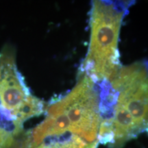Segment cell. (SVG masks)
Returning a JSON list of instances; mask_svg holds the SVG:
<instances>
[{
  "label": "cell",
  "instance_id": "277c9868",
  "mask_svg": "<svg viewBox=\"0 0 148 148\" xmlns=\"http://www.w3.org/2000/svg\"><path fill=\"white\" fill-rule=\"evenodd\" d=\"M23 130V123L16 116L0 84V148L12 147Z\"/></svg>",
  "mask_w": 148,
  "mask_h": 148
},
{
  "label": "cell",
  "instance_id": "6da1fadb",
  "mask_svg": "<svg viewBox=\"0 0 148 148\" xmlns=\"http://www.w3.org/2000/svg\"><path fill=\"white\" fill-rule=\"evenodd\" d=\"M132 1H94L90 10V38L82 73L95 83L110 81L121 67L118 39L122 21Z\"/></svg>",
  "mask_w": 148,
  "mask_h": 148
},
{
  "label": "cell",
  "instance_id": "5b68a950",
  "mask_svg": "<svg viewBox=\"0 0 148 148\" xmlns=\"http://www.w3.org/2000/svg\"><path fill=\"white\" fill-rule=\"evenodd\" d=\"M21 148H97L67 130L60 134H49L33 140Z\"/></svg>",
  "mask_w": 148,
  "mask_h": 148
},
{
  "label": "cell",
  "instance_id": "3957f363",
  "mask_svg": "<svg viewBox=\"0 0 148 148\" xmlns=\"http://www.w3.org/2000/svg\"><path fill=\"white\" fill-rule=\"evenodd\" d=\"M109 82L115 92L114 106L127 111L148 134V60L121 66Z\"/></svg>",
  "mask_w": 148,
  "mask_h": 148
},
{
  "label": "cell",
  "instance_id": "7a4b0ae2",
  "mask_svg": "<svg viewBox=\"0 0 148 148\" xmlns=\"http://www.w3.org/2000/svg\"><path fill=\"white\" fill-rule=\"evenodd\" d=\"M53 101L67 116L69 130L88 145L97 147L101 119L95 83L82 73L73 90Z\"/></svg>",
  "mask_w": 148,
  "mask_h": 148
}]
</instances>
